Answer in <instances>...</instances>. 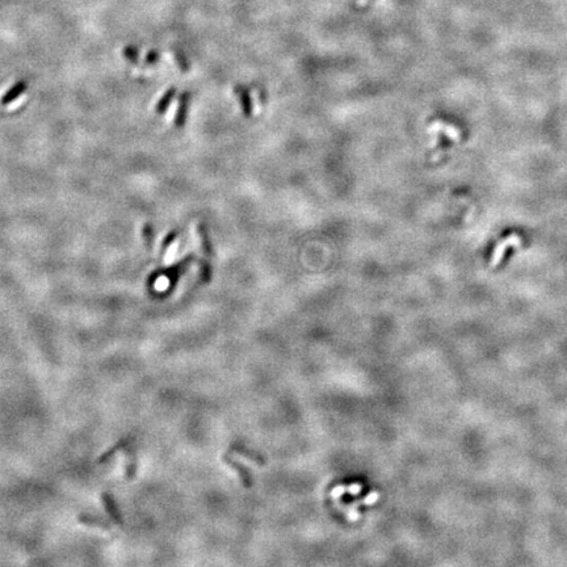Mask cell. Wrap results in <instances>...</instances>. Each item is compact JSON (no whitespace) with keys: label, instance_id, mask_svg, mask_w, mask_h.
<instances>
[{"label":"cell","instance_id":"2","mask_svg":"<svg viewBox=\"0 0 567 567\" xmlns=\"http://www.w3.org/2000/svg\"><path fill=\"white\" fill-rule=\"evenodd\" d=\"M189 101H190V94L188 92H183L179 97L178 102V109H176L175 114V126L176 128H183L187 121V114H188V108H189Z\"/></svg>","mask_w":567,"mask_h":567},{"label":"cell","instance_id":"5","mask_svg":"<svg viewBox=\"0 0 567 567\" xmlns=\"http://www.w3.org/2000/svg\"><path fill=\"white\" fill-rule=\"evenodd\" d=\"M197 234H199L200 239H201V246H202V250L205 251V254H208V255L211 254L210 242H209L208 233H206V228H205L204 225L197 226Z\"/></svg>","mask_w":567,"mask_h":567},{"label":"cell","instance_id":"14","mask_svg":"<svg viewBox=\"0 0 567 567\" xmlns=\"http://www.w3.org/2000/svg\"><path fill=\"white\" fill-rule=\"evenodd\" d=\"M348 518H349V520L355 521V520H359L360 519V513L357 509H351L349 511V515H348Z\"/></svg>","mask_w":567,"mask_h":567},{"label":"cell","instance_id":"4","mask_svg":"<svg viewBox=\"0 0 567 567\" xmlns=\"http://www.w3.org/2000/svg\"><path fill=\"white\" fill-rule=\"evenodd\" d=\"M172 54H173V58H175L176 63H178L179 68H180L183 73H187V71H189V68H190L189 59L187 58V56H185L184 51H183L182 49H179V47H172Z\"/></svg>","mask_w":567,"mask_h":567},{"label":"cell","instance_id":"1","mask_svg":"<svg viewBox=\"0 0 567 567\" xmlns=\"http://www.w3.org/2000/svg\"><path fill=\"white\" fill-rule=\"evenodd\" d=\"M27 90H28V83L25 82V80H19V82H16L11 88H8V90L4 92L3 96L0 97V105H3V107L9 105V104H12L15 100H17L24 92L27 91Z\"/></svg>","mask_w":567,"mask_h":567},{"label":"cell","instance_id":"10","mask_svg":"<svg viewBox=\"0 0 567 567\" xmlns=\"http://www.w3.org/2000/svg\"><path fill=\"white\" fill-rule=\"evenodd\" d=\"M200 267H201V276L202 278H204L205 281H208L209 277H210V268L208 267V264L205 263V261H200Z\"/></svg>","mask_w":567,"mask_h":567},{"label":"cell","instance_id":"12","mask_svg":"<svg viewBox=\"0 0 567 567\" xmlns=\"http://www.w3.org/2000/svg\"><path fill=\"white\" fill-rule=\"evenodd\" d=\"M345 491H347V488H345L344 486H338V487L333 488L332 492H331V494H332V498H333V499H338V498L342 497V495L344 494Z\"/></svg>","mask_w":567,"mask_h":567},{"label":"cell","instance_id":"9","mask_svg":"<svg viewBox=\"0 0 567 567\" xmlns=\"http://www.w3.org/2000/svg\"><path fill=\"white\" fill-rule=\"evenodd\" d=\"M159 59H161L159 50H150L149 53L146 54V57H145V63L149 64V66H154V64L158 63Z\"/></svg>","mask_w":567,"mask_h":567},{"label":"cell","instance_id":"8","mask_svg":"<svg viewBox=\"0 0 567 567\" xmlns=\"http://www.w3.org/2000/svg\"><path fill=\"white\" fill-rule=\"evenodd\" d=\"M179 237V230H171L168 234L164 237L163 242H162V246H161V251L162 254H164V252L167 251V249L172 244L173 242L176 240V238Z\"/></svg>","mask_w":567,"mask_h":567},{"label":"cell","instance_id":"3","mask_svg":"<svg viewBox=\"0 0 567 567\" xmlns=\"http://www.w3.org/2000/svg\"><path fill=\"white\" fill-rule=\"evenodd\" d=\"M176 95V88L175 87H171L168 88L166 92H164L163 96L159 99V101L156 102V105H155V112L158 114H163L164 112L167 111V109L170 108L171 105V102H172L173 97H175Z\"/></svg>","mask_w":567,"mask_h":567},{"label":"cell","instance_id":"6","mask_svg":"<svg viewBox=\"0 0 567 567\" xmlns=\"http://www.w3.org/2000/svg\"><path fill=\"white\" fill-rule=\"evenodd\" d=\"M122 56L123 58L128 59L130 63L137 64L138 59H139V50H138L135 46H133V45H129V46H125L122 49Z\"/></svg>","mask_w":567,"mask_h":567},{"label":"cell","instance_id":"11","mask_svg":"<svg viewBox=\"0 0 567 567\" xmlns=\"http://www.w3.org/2000/svg\"><path fill=\"white\" fill-rule=\"evenodd\" d=\"M378 499H380V494H378V492H376V491H373V492H370V494H369L368 497L365 498V499H364V504H373L375 502H377Z\"/></svg>","mask_w":567,"mask_h":567},{"label":"cell","instance_id":"13","mask_svg":"<svg viewBox=\"0 0 567 567\" xmlns=\"http://www.w3.org/2000/svg\"><path fill=\"white\" fill-rule=\"evenodd\" d=\"M348 491H349V494L352 495H357L360 491H361V485H357V483H355V485L349 486L348 487Z\"/></svg>","mask_w":567,"mask_h":567},{"label":"cell","instance_id":"7","mask_svg":"<svg viewBox=\"0 0 567 567\" xmlns=\"http://www.w3.org/2000/svg\"><path fill=\"white\" fill-rule=\"evenodd\" d=\"M142 238H144V242L147 247L152 246V242H154V227L150 223H145L144 227H142Z\"/></svg>","mask_w":567,"mask_h":567}]
</instances>
